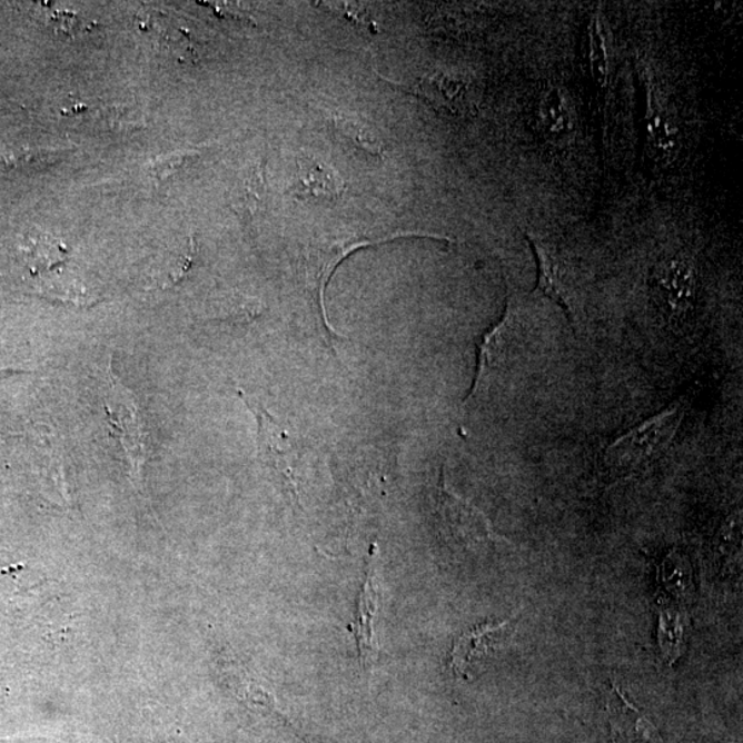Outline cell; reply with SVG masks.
<instances>
[{"label":"cell","mask_w":743,"mask_h":743,"mask_svg":"<svg viewBox=\"0 0 743 743\" xmlns=\"http://www.w3.org/2000/svg\"><path fill=\"white\" fill-rule=\"evenodd\" d=\"M683 417L681 406H673L631 428L607 446V466L618 473H635L648 467L670 449Z\"/></svg>","instance_id":"6da1fadb"},{"label":"cell","mask_w":743,"mask_h":743,"mask_svg":"<svg viewBox=\"0 0 743 743\" xmlns=\"http://www.w3.org/2000/svg\"><path fill=\"white\" fill-rule=\"evenodd\" d=\"M239 396L252 412L258 422V445L260 457L266 464L286 478L296 489V479H298V467L300 462V448L296 439L291 438L286 429L278 425L275 417H271L262 405L239 392Z\"/></svg>","instance_id":"7a4b0ae2"},{"label":"cell","mask_w":743,"mask_h":743,"mask_svg":"<svg viewBox=\"0 0 743 743\" xmlns=\"http://www.w3.org/2000/svg\"><path fill=\"white\" fill-rule=\"evenodd\" d=\"M696 269L686 255L664 260L655 270V299L667 318L682 319L693 310L696 298Z\"/></svg>","instance_id":"3957f363"},{"label":"cell","mask_w":743,"mask_h":743,"mask_svg":"<svg viewBox=\"0 0 743 743\" xmlns=\"http://www.w3.org/2000/svg\"><path fill=\"white\" fill-rule=\"evenodd\" d=\"M516 621H518L516 615L502 621V623L487 621V623L474 626V628L458 636L453 643L450 653L453 675L469 678V670H472L475 661L501 647L514 634Z\"/></svg>","instance_id":"277c9868"},{"label":"cell","mask_w":743,"mask_h":743,"mask_svg":"<svg viewBox=\"0 0 743 743\" xmlns=\"http://www.w3.org/2000/svg\"><path fill=\"white\" fill-rule=\"evenodd\" d=\"M377 607H379V590H377L375 557L371 556L367 574H365L363 591L359 592L356 621L353 624L364 670L374 667L380 654L379 643L374 632Z\"/></svg>","instance_id":"5b68a950"},{"label":"cell","mask_w":743,"mask_h":743,"mask_svg":"<svg viewBox=\"0 0 743 743\" xmlns=\"http://www.w3.org/2000/svg\"><path fill=\"white\" fill-rule=\"evenodd\" d=\"M607 711L615 743H663L652 722L631 704L615 682L608 696Z\"/></svg>","instance_id":"8992f818"},{"label":"cell","mask_w":743,"mask_h":743,"mask_svg":"<svg viewBox=\"0 0 743 743\" xmlns=\"http://www.w3.org/2000/svg\"><path fill=\"white\" fill-rule=\"evenodd\" d=\"M414 92L443 115L460 118L472 110V95L467 81L452 75L437 73L423 78L417 81Z\"/></svg>","instance_id":"52a82bcc"},{"label":"cell","mask_w":743,"mask_h":743,"mask_svg":"<svg viewBox=\"0 0 743 743\" xmlns=\"http://www.w3.org/2000/svg\"><path fill=\"white\" fill-rule=\"evenodd\" d=\"M443 507L453 529L460 534L464 539H469V542L492 539V542H496V539L503 538L493 532L489 521L485 518V515H482L473 505H469L463 498L457 497L455 493H452L446 487L444 479Z\"/></svg>","instance_id":"ba28073f"},{"label":"cell","mask_w":743,"mask_h":743,"mask_svg":"<svg viewBox=\"0 0 743 743\" xmlns=\"http://www.w3.org/2000/svg\"><path fill=\"white\" fill-rule=\"evenodd\" d=\"M526 241L533 252L534 262L537 269V291L547 296L549 300L561 307L568 319H573V309L571 299H568L565 281H563L559 265L555 258L545 249L542 244L534 240L532 236H526Z\"/></svg>","instance_id":"9c48e42d"},{"label":"cell","mask_w":743,"mask_h":743,"mask_svg":"<svg viewBox=\"0 0 743 743\" xmlns=\"http://www.w3.org/2000/svg\"><path fill=\"white\" fill-rule=\"evenodd\" d=\"M341 189L344 184L328 167L310 160L299 162L295 182L296 195L304 199L330 201L338 199Z\"/></svg>","instance_id":"30bf717a"},{"label":"cell","mask_w":743,"mask_h":743,"mask_svg":"<svg viewBox=\"0 0 743 743\" xmlns=\"http://www.w3.org/2000/svg\"><path fill=\"white\" fill-rule=\"evenodd\" d=\"M538 119L543 130L551 138H565L572 131L571 108L559 89L548 87L543 91L538 102Z\"/></svg>","instance_id":"8fae6325"},{"label":"cell","mask_w":743,"mask_h":743,"mask_svg":"<svg viewBox=\"0 0 743 743\" xmlns=\"http://www.w3.org/2000/svg\"><path fill=\"white\" fill-rule=\"evenodd\" d=\"M62 150L38 148H11L0 153V167L4 170H40L62 158Z\"/></svg>","instance_id":"7c38bea8"},{"label":"cell","mask_w":743,"mask_h":743,"mask_svg":"<svg viewBox=\"0 0 743 743\" xmlns=\"http://www.w3.org/2000/svg\"><path fill=\"white\" fill-rule=\"evenodd\" d=\"M647 132L650 143L655 152L667 156L675 149L676 136L671 120L666 118L663 109L655 103L652 91L647 92Z\"/></svg>","instance_id":"4fadbf2b"},{"label":"cell","mask_w":743,"mask_h":743,"mask_svg":"<svg viewBox=\"0 0 743 743\" xmlns=\"http://www.w3.org/2000/svg\"><path fill=\"white\" fill-rule=\"evenodd\" d=\"M590 62L592 78L597 87L605 89L608 81V57L605 33L597 14L592 17L590 24Z\"/></svg>","instance_id":"5bb4252c"},{"label":"cell","mask_w":743,"mask_h":743,"mask_svg":"<svg viewBox=\"0 0 743 743\" xmlns=\"http://www.w3.org/2000/svg\"><path fill=\"white\" fill-rule=\"evenodd\" d=\"M683 637L682 615L670 607L660 608V646L664 657L673 663L681 655Z\"/></svg>","instance_id":"9a60e30c"},{"label":"cell","mask_w":743,"mask_h":743,"mask_svg":"<svg viewBox=\"0 0 743 743\" xmlns=\"http://www.w3.org/2000/svg\"><path fill=\"white\" fill-rule=\"evenodd\" d=\"M191 152H174L166 156H160L150 161L149 172L156 181H165V179L174 176L186 161L191 158Z\"/></svg>","instance_id":"2e32d148"},{"label":"cell","mask_w":743,"mask_h":743,"mask_svg":"<svg viewBox=\"0 0 743 743\" xmlns=\"http://www.w3.org/2000/svg\"><path fill=\"white\" fill-rule=\"evenodd\" d=\"M48 17L51 24L66 33H73L80 31L81 27L85 28L83 22L77 16L66 13V11H58V13L49 14Z\"/></svg>","instance_id":"e0dca14e"}]
</instances>
